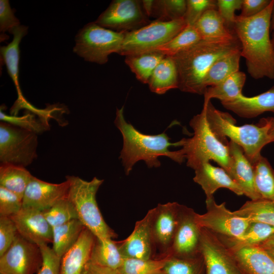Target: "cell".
<instances>
[{"instance_id":"cell-27","label":"cell","mask_w":274,"mask_h":274,"mask_svg":"<svg viewBox=\"0 0 274 274\" xmlns=\"http://www.w3.org/2000/svg\"><path fill=\"white\" fill-rule=\"evenodd\" d=\"M274 234V226L267 224L251 222L245 232L236 238L219 237L231 250L259 245Z\"/></svg>"},{"instance_id":"cell-31","label":"cell","mask_w":274,"mask_h":274,"mask_svg":"<svg viewBox=\"0 0 274 274\" xmlns=\"http://www.w3.org/2000/svg\"><path fill=\"white\" fill-rule=\"evenodd\" d=\"M246 80V74L238 71L229 77L219 84L208 87L203 95L204 102L212 98L218 99L221 102L234 99L242 95V89Z\"/></svg>"},{"instance_id":"cell-7","label":"cell","mask_w":274,"mask_h":274,"mask_svg":"<svg viewBox=\"0 0 274 274\" xmlns=\"http://www.w3.org/2000/svg\"><path fill=\"white\" fill-rule=\"evenodd\" d=\"M126 32L113 31L90 22L76 35L73 51L86 61L105 64L110 54H118Z\"/></svg>"},{"instance_id":"cell-49","label":"cell","mask_w":274,"mask_h":274,"mask_svg":"<svg viewBox=\"0 0 274 274\" xmlns=\"http://www.w3.org/2000/svg\"><path fill=\"white\" fill-rule=\"evenodd\" d=\"M83 274H123L118 269L97 265L88 261Z\"/></svg>"},{"instance_id":"cell-14","label":"cell","mask_w":274,"mask_h":274,"mask_svg":"<svg viewBox=\"0 0 274 274\" xmlns=\"http://www.w3.org/2000/svg\"><path fill=\"white\" fill-rule=\"evenodd\" d=\"M200 251L206 274H242L232 251L218 235L202 228Z\"/></svg>"},{"instance_id":"cell-26","label":"cell","mask_w":274,"mask_h":274,"mask_svg":"<svg viewBox=\"0 0 274 274\" xmlns=\"http://www.w3.org/2000/svg\"><path fill=\"white\" fill-rule=\"evenodd\" d=\"M150 90L162 94L178 88V74L176 63L170 56H165L155 67L148 83Z\"/></svg>"},{"instance_id":"cell-37","label":"cell","mask_w":274,"mask_h":274,"mask_svg":"<svg viewBox=\"0 0 274 274\" xmlns=\"http://www.w3.org/2000/svg\"><path fill=\"white\" fill-rule=\"evenodd\" d=\"M164 269L165 274H206L204 261L201 253L186 258L167 257Z\"/></svg>"},{"instance_id":"cell-34","label":"cell","mask_w":274,"mask_h":274,"mask_svg":"<svg viewBox=\"0 0 274 274\" xmlns=\"http://www.w3.org/2000/svg\"><path fill=\"white\" fill-rule=\"evenodd\" d=\"M255 190L261 198L274 201V170L261 155L251 163Z\"/></svg>"},{"instance_id":"cell-28","label":"cell","mask_w":274,"mask_h":274,"mask_svg":"<svg viewBox=\"0 0 274 274\" xmlns=\"http://www.w3.org/2000/svg\"><path fill=\"white\" fill-rule=\"evenodd\" d=\"M125 258L120 251L118 242L112 238L95 237L89 261L99 265L118 269Z\"/></svg>"},{"instance_id":"cell-20","label":"cell","mask_w":274,"mask_h":274,"mask_svg":"<svg viewBox=\"0 0 274 274\" xmlns=\"http://www.w3.org/2000/svg\"><path fill=\"white\" fill-rule=\"evenodd\" d=\"M228 146L232 165L230 177L242 189L244 195L251 200L260 199L254 186L252 164L240 146L231 141Z\"/></svg>"},{"instance_id":"cell-51","label":"cell","mask_w":274,"mask_h":274,"mask_svg":"<svg viewBox=\"0 0 274 274\" xmlns=\"http://www.w3.org/2000/svg\"><path fill=\"white\" fill-rule=\"evenodd\" d=\"M269 125V134L272 139L273 142H274V116L272 117L267 118Z\"/></svg>"},{"instance_id":"cell-47","label":"cell","mask_w":274,"mask_h":274,"mask_svg":"<svg viewBox=\"0 0 274 274\" xmlns=\"http://www.w3.org/2000/svg\"><path fill=\"white\" fill-rule=\"evenodd\" d=\"M20 25L19 19L15 16L14 10L11 8L8 0L0 1V31L9 32Z\"/></svg>"},{"instance_id":"cell-38","label":"cell","mask_w":274,"mask_h":274,"mask_svg":"<svg viewBox=\"0 0 274 274\" xmlns=\"http://www.w3.org/2000/svg\"><path fill=\"white\" fill-rule=\"evenodd\" d=\"M167 257L161 259L125 258L118 270L123 274H165Z\"/></svg>"},{"instance_id":"cell-46","label":"cell","mask_w":274,"mask_h":274,"mask_svg":"<svg viewBox=\"0 0 274 274\" xmlns=\"http://www.w3.org/2000/svg\"><path fill=\"white\" fill-rule=\"evenodd\" d=\"M243 0H217V10L224 20L227 26L233 29L235 17V12L241 10Z\"/></svg>"},{"instance_id":"cell-36","label":"cell","mask_w":274,"mask_h":274,"mask_svg":"<svg viewBox=\"0 0 274 274\" xmlns=\"http://www.w3.org/2000/svg\"><path fill=\"white\" fill-rule=\"evenodd\" d=\"M201 40L195 26L187 25L182 31L167 43L152 51H158L165 56L172 57L191 48Z\"/></svg>"},{"instance_id":"cell-35","label":"cell","mask_w":274,"mask_h":274,"mask_svg":"<svg viewBox=\"0 0 274 274\" xmlns=\"http://www.w3.org/2000/svg\"><path fill=\"white\" fill-rule=\"evenodd\" d=\"M234 213L250 222H257L274 226V201L260 198L246 201Z\"/></svg>"},{"instance_id":"cell-23","label":"cell","mask_w":274,"mask_h":274,"mask_svg":"<svg viewBox=\"0 0 274 274\" xmlns=\"http://www.w3.org/2000/svg\"><path fill=\"white\" fill-rule=\"evenodd\" d=\"M221 104L225 109L243 118L256 117L266 112L274 113V86L254 96L247 97L242 94Z\"/></svg>"},{"instance_id":"cell-22","label":"cell","mask_w":274,"mask_h":274,"mask_svg":"<svg viewBox=\"0 0 274 274\" xmlns=\"http://www.w3.org/2000/svg\"><path fill=\"white\" fill-rule=\"evenodd\" d=\"M232 252L242 274H274V258L260 246Z\"/></svg>"},{"instance_id":"cell-4","label":"cell","mask_w":274,"mask_h":274,"mask_svg":"<svg viewBox=\"0 0 274 274\" xmlns=\"http://www.w3.org/2000/svg\"><path fill=\"white\" fill-rule=\"evenodd\" d=\"M209 126L216 137L228 145L226 138L240 146L247 159L252 163L260 155L262 149L273 142L269 134L267 118H263L258 124L236 125L235 120L228 113L216 109L211 100L204 102Z\"/></svg>"},{"instance_id":"cell-41","label":"cell","mask_w":274,"mask_h":274,"mask_svg":"<svg viewBox=\"0 0 274 274\" xmlns=\"http://www.w3.org/2000/svg\"><path fill=\"white\" fill-rule=\"evenodd\" d=\"M27 111L21 116L8 115L4 112L2 106L1 107L0 119L2 122L11 124L37 134L43 132L49 128V125L40 118H37L36 116V114L30 111Z\"/></svg>"},{"instance_id":"cell-3","label":"cell","mask_w":274,"mask_h":274,"mask_svg":"<svg viewBox=\"0 0 274 274\" xmlns=\"http://www.w3.org/2000/svg\"><path fill=\"white\" fill-rule=\"evenodd\" d=\"M240 49L241 45L237 36L226 41L201 40L191 48L172 56L177 68L178 88L183 92L203 95L206 90L204 79L211 66L221 57Z\"/></svg>"},{"instance_id":"cell-25","label":"cell","mask_w":274,"mask_h":274,"mask_svg":"<svg viewBox=\"0 0 274 274\" xmlns=\"http://www.w3.org/2000/svg\"><path fill=\"white\" fill-rule=\"evenodd\" d=\"M201 39L211 41H226L236 37L234 30L229 28L217 10L205 12L194 25Z\"/></svg>"},{"instance_id":"cell-45","label":"cell","mask_w":274,"mask_h":274,"mask_svg":"<svg viewBox=\"0 0 274 274\" xmlns=\"http://www.w3.org/2000/svg\"><path fill=\"white\" fill-rule=\"evenodd\" d=\"M43 263L37 274H59L61 258L47 244L40 246Z\"/></svg>"},{"instance_id":"cell-39","label":"cell","mask_w":274,"mask_h":274,"mask_svg":"<svg viewBox=\"0 0 274 274\" xmlns=\"http://www.w3.org/2000/svg\"><path fill=\"white\" fill-rule=\"evenodd\" d=\"M186 8L185 0L154 1L151 16L165 21L184 18Z\"/></svg>"},{"instance_id":"cell-12","label":"cell","mask_w":274,"mask_h":274,"mask_svg":"<svg viewBox=\"0 0 274 274\" xmlns=\"http://www.w3.org/2000/svg\"><path fill=\"white\" fill-rule=\"evenodd\" d=\"M149 22L141 1L114 0L95 22L104 28L121 32L139 29L149 24Z\"/></svg>"},{"instance_id":"cell-17","label":"cell","mask_w":274,"mask_h":274,"mask_svg":"<svg viewBox=\"0 0 274 274\" xmlns=\"http://www.w3.org/2000/svg\"><path fill=\"white\" fill-rule=\"evenodd\" d=\"M18 234L26 240L40 246L52 243V227L45 219L43 212L22 207L10 217Z\"/></svg>"},{"instance_id":"cell-50","label":"cell","mask_w":274,"mask_h":274,"mask_svg":"<svg viewBox=\"0 0 274 274\" xmlns=\"http://www.w3.org/2000/svg\"><path fill=\"white\" fill-rule=\"evenodd\" d=\"M259 246L267 249L274 247V234Z\"/></svg>"},{"instance_id":"cell-53","label":"cell","mask_w":274,"mask_h":274,"mask_svg":"<svg viewBox=\"0 0 274 274\" xmlns=\"http://www.w3.org/2000/svg\"><path fill=\"white\" fill-rule=\"evenodd\" d=\"M265 250L274 258V247Z\"/></svg>"},{"instance_id":"cell-42","label":"cell","mask_w":274,"mask_h":274,"mask_svg":"<svg viewBox=\"0 0 274 274\" xmlns=\"http://www.w3.org/2000/svg\"><path fill=\"white\" fill-rule=\"evenodd\" d=\"M217 10L215 0H187L184 19L187 25H194L203 14L209 10Z\"/></svg>"},{"instance_id":"cell-21","label":"cell","mask_w":274,"mask_h":274,"mask_svg":"<svg viewBox=\"0 0 274 274\" xmlns=\"http://www.w3.org/2000/svg\"><path fill=\"white\" fill-rule=\"evenodd\" d=\"M95 237L84 228L76 244L61 257L59 274H83Z\"/></svg>"},{"instance_id":"cell-5","label":"cell","mask_w":274,"mask_h":274,"mask_svg":"<svg viewBox=\"0 0 274 274\" xmlns=\"http://www.w3.org/2000/svg\"><path fill=\"white\" fill-rule=\"evenodd\" d=\"M189 124L193 130V136L180 140L187 165L195 170L213 160L230 176L232 165L228 145L221 142L211 130L203 108L190 120Z\"/></svg>"},{"instance_id":"cell-30","label":"cell","mask_w":274,"mask_h":274,"mask_svg":"<svg viewBox=\"0 0 274 274\" xmlns=\"http://www.w3.org/2000/svg\"><path fill=\"white\" fill-rule=\"evenodd\" d=\"M85 227L78 219L52 228V249L60 258L77 242Z\"/></svg>"},{"instance_id":"cell-19","label":"cell","mask_w":274,"mask_h":274,"mask_svg":"<svg viewBox=\"0 0 274 274\" xmlns=\"http://www.w3.org/2000/svg\"><path fill=\"white\" fill-rule=\"evenodd\" d=\"M194 171L193 180L200 186L206 198L213 197L214 193L221 188H227L238 196L244 195L242 189L222 167H216L207 162Z\"/></svg>"},{"instance_id":"cell-8","label":"cell","mask_w":274,"mask_h":274,"mask_svg":"<svg viewBox=\"0 0 274 274\" xmlns=\"http://www.w3.org/2000/svg\"><path fill=\"white\" fill-rule=\"evenodd\" d=\"M186 25L184 18L166 21L156 20L139 29L127 31L118 54L127 56L152 51L167 43Z\"/></svg>"},{"instance_id":"cell-18","label":"cell","mask_w":274,"mask_h":274,"mask_svg":"<svg viewBox=\"0 0 274 274\" xmlns=\"http://www.w3.org/2000/svg\"><path fill=\"white\" fill-rule=\"evenodd\" d=\"M118 243L120 251L125 259L155 258L148 212L142 220L135 223L131 233Z\"/></svg>"},{"instance_id":"cell-10","label":"cell","mask_w":274,"mask_h":274,"mask_svg":"<svg viewBox=\"0 0 274 274\" xmlns=\"http://www.w3.org/2000/svg\"><path fill=\"white\" fill-rule=\"evenodd\" d=\"M181 204L177 202L158 204L148 211L155 259L166 258L178 224Z\"/></svg>"},{"instance_id":"cell-33","label":"cell","mask_w":274,"mask_h":274,"mask_svg":"<svg viewBox=\"0 0 274 274\" xmlns=\"http://www.w3.org/2000/svg\"><path fill=\"white\" fill-rule=\"evenodd\" d=\"M32 176L25 167L1 163L0 186L14 192L22 199Z\"/></svg>"},{"instance_id":"cell-6","label":"cell","mask_w":274,"mask_h":274,"mask_svg":"<svg viewBox=\"0 0 274 274\" xmlns=\"http://www.w3.org/2000/svg\"><path fill=\"white\" fill-rule=\"evenodd\" d=\"M66 180L69 182L67 198L73 204L78 219L83 225L98 239L117 237L105 221L96 201V193L104 180L95 177L87 181L74 176H67Z\"/></svg>"},{"instance_id":"cell-2","label":"cell","mask_w":274,"mask_h":274,"mask_svg":"<svg viewBox=\"0 0 274 274\" xmlns=\"http://www.w3.org/2000/svg\"><path fill=\"white\" fill-rule=\"evenodd\" d=\"M114 124L123 138V147L119 158L126 175L141 160L144 161L149 168H152L160 166L158 158L161 156L167 157L179 163L185 159L181 149L174 151L169 149L172 146L181 147L180 141L174 143L170 142V138L165 132L155 135L142 133L126 121L123 107L117 108Z\"/></svg>"},{"instance_id":"cell-24","label":"cell","mask_w":274,"mask_h":274,"mask_svg":"<svg viewBox=\"0 0 274 274\" xmlns=\"http://www.w3.org/2000/svg\"><path fill=\"white\" fill-rule=\"evenodd\" d=\"M28 27L20 25L12 29L9 33L13 35V39L7 46L1 47L0 52L3 60L6 64L8 73L12 80L18 94L16 101L26 100L21 92L19 82L20 48L19 45L22 38L26 35Z\"/></svg>"},{"instance_id":"cell-54","label":"cell","mask_w":274,"mask_h":274,"mask_svg":"<svg viewBox=\"0 0 274 274\" xmlns=\"http://www.w3.org/2000/svg\"><path fill=\"white\" fill-rule=\"evenodd\" d=\"M272 31H273V33H272V38H271V41L272 47L274 50V30Z\"/></svg>"},{"instance_id":"cell-13","label":"cell","mask_w":274,"mask_h":274,"mask_svg":"<svg viewBox=\"0 0 274 274\" xmlns=\"http://www.w3.org/2000/svg\"><path fill=\"white\" fill-rule=\"evenodd\" d=\"M42 263L40 247L18 234L0 257V274H37Z\"/></svg>"},{"instance_id":"cell-9","label":"cell","mask_w":274,"mask_h":274,"mask_svg":"<svg viewBox=\"0 0 274 274\" xmlns=\"http://www.w3.org/2000/svg\"><path fill=\"white\" fill-rule=\"evenodd\" d=\"M37 133L11 124L0 123V161L26 167L37 157Z\"/></svg>"},{"instance_id":"cell-52","label":"cell","mask_w":274,"mask_h":274,"mask_svg":"<svg viewBox=\"0 0 274 274\" xmlns=\"http://www.w3.org/2000/svg\"><path fill=\"white\" fill-rule=\"evenodd\" d=\"M270 28H271V30H274V4L273 6L272 11L271 15Z\"/></svg>"},{"instance_id":"cell-29","label":"cell","mask_w":274,"mask_h":274,"mask_svg":"<svg viewBox=\"0 0 274 274\" xmlns=\"http://www.w3.org/2000/svg\"><path fill=\"white\" fill-rule=\"evenodd\" d=\"M241 49L231 52L216 60L208 71L203 81L206 89L215 86L239 71Z\"/></svg>"},{"instance_id":"cell-44","label":"cell","mask_w":274,"mask_h":274,"mask_svg":"<svg viewBox=\"0 0 274 274\" xmlns=\"http://www.w3.org/2000/svg\"><path fill=\"white\" fill-rule=\"evenodd\" d=\"M18 234L17 228L11 218L0 216V257L10 248Z\"/></svg>"},{"instance_id":"cell-1","label":"cell","mask_w":274,"mask_h":274,"mask_svg":"<svg viewBox=\"0 0 274 274\" xmlns=\"http://www.w3.org/2000/svg\"><path fill=\"white\" fill-rule=\"evenodd\" d=\"M273 4L271 0L264 10L250 18L236 16L232 28L241 43L247 71L256 80L274 79V50L270 37Z\"/></svg>"},{"instance_id":"cell-15","label":"cell","mask_w":274,"mask_h":274,"mask_svg":"<svg viewBox=\"0 0 274 274\" xmlns=\"http://www.w3.org/2000/svg\"><path fill=\"white\" fill-rule=\"evenodd\" d=\"M196 214L192 208L181 204L178 224L167 257L186 258L201 253V228L197 222Z\"/></svg>"},{"instance_id":"cell-16","label":"cell","mask_w":274,"mask_h":274,"mask_svg":"<svg viewBox=\"0 0 274 274\" xmlns=\"http://www.w3.org/2000/svg\"><path fill=\"white\" fill-rule=\"evenodd\" d=\"M69 182L48 183L32 176L22 198V207L42 211L50 208L59 200L67 197Z\"/></svg>"},{"instance_id":"cell-40","label":"cell","mask_w":274,"mask_h":274,"mask_svg":"<svg viewBox=\"0 0 274 274\" xmlns=\"http://www.w3.org/2000/svg\"><path fill=\"white\" fill-rule=\"evenodd\" d=\"M42 212L45 219L52 228L73 219H78L77 211L67 197Z\"/></svg>"},{"instance_id":"cell-43","label":"cell","mask_w":274,"mask_h":274,"mask_svg":"<svg viewBox=\"0 0 274 274\" xmlns=\"http://www.w3.org/2000/svg\"><path fill=\"white\" fill-rule=\"evenodd\" d=\"M22 208V199L0 186V216L11 217Z\"/></svg>"},{"instance_id":"cell-11","label":"cell","mask_w":274,"mask_h":274,"mask_svg":"<svg viewBox=\"0 0 274 274\" xmlns=\"http://www.w3.org/2000/svg\"><path fill=\"white\" fill-rule=\"evenodd\" d=\"M206 204L207 212L203 214H196L197 222L201 228L220 237H238L245 232L251 222L227 209L225 202L217 204L214 196L206 198Z\"/></svg>"},{"instance_id":"cell-48","label":"cell","mask_w":274,"mask_h":274,"mask_svg":"<svg viewBox=\"0 0 274 274\" xmlns=\"http://www.w3.org/2000/svg\"><path fill=\"white\" fill-rule=\"evenodd\" d=\"M271 2V0H243L239 16L243 18L254 16L264 10Z\"/></svg>"},{"instance_id":"cell-32","label":"cell","mask_w":274,"mask_h":274,"mask_svg":"<svg viewBox=\"0 0 274 274\" xmlns=\"http://www.w3.org/2000/svg\"><path fill=\"white\" fill-rule=\"evenodd\" d=\"M165 57L158 51H151L125 56V62L138 80L148 84L153 71Z\"/></svg>"}]
</instances>
